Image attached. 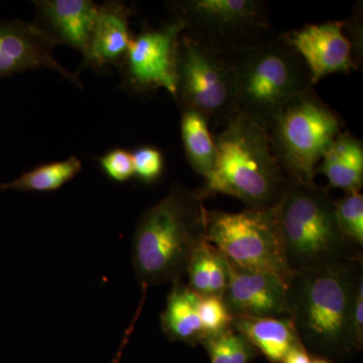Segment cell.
<instances>
[{"label":"cell","mask_w":363,"mask_h":363,"mask_svg":"<svg viewBox=\"0 0 363 363\" xmlns=\"http://www.w3.org/2000/svg\"><path fill=\"white\" fill-rule=\"evenodd\" d=\"M176 101L182 111L200 114L209 126H222L238 116L228 54L183 32L177 57Z\"/></svg>","instance_id":"7"},{"label":"cell","mask_w":363,"mask_h":363,"mask_svg":"<svg viewBox=\"0 0 363 363\" xmlns=\"http://www.w3.org/2000/svg\"><path fill=\"white\" fill-rule=\"evenodd\" d=\"M198 190L174 184L138 219L133 238V266L143 286L177 283L206 238L207 211Z\"/></svg>","instance_id":"1"},{"label":"cell","mask_w":363,"mask_h":363,"mask_svg":"<svg viewBox=\"0 0 363 363\" xmlns=\"http://www.w3.org/2000/svg\"><path fill=\"white\" fill-rule=\"evenodd\" d=\"M231 328L272 363H281L289 351L302 343L290 318L234 316Z\"/></svg>","instance_id":"16"},{"label":"cell","mask_w":363,"mask_h":363,"mask_svg":"<svg viewBox=\"0 0 363 363\" xmlns=\"http://www.w3.org/2000/svg\"><path fill=\"white\" fill-rule=\"evenodd\" d=\"M82 169V162L77 157L64 161L42 164L26 172L16 180L0 184V191L14 190L21 192H50L63 187L75 178Z\"/></svg>","instance_id":"21"},{"label":"cell","mask_w":363,"mask_h":363,"mask_svg":"<svg viewBox=\"0 0 363 363\" xmlns=\"http://www.w3.org/2000/svg\"><path fill=\"white\" fill-rule=\"evenodd\" d=\"M284 250L294 274L359 259L339 231L335 200L316 184L293 183L276 207Z\"/></svg>","instance_id":"5"},{"label":"cell","mask_w":363,"mask_h":363,"mask_svg":"<svg viewBox=\"0 0 363 363\" xmlns=\"http://www.w3.org/2000/svg\"><path fill=\"white\" fill-rule=\"evenodd\" d=\"M172 11L184 32L225 54L272 30L260 0H183L173 2Z\"/></svg>","instance_id":"9"},{"label":"cell","mask_w":363,"mask_h":363,"mask_svg":"<svg viewBox=\"0 0 363 363\" xmlns=\"http://www.w3.org/2000/svg\"><path fill=\"white\" fill-rule=\"evenodd\" d=\"M187 274L189 288L199 296L222 297L228 284L225 257L207 240L193 255L189 262Z\"/></svg>","instance_id":"19"},{"label":"cell","mask_w":363,"mask_h":363,"mask_svg":"<svg viewBox=\"0 0 363 363\" xmlns=\"http://www.w3.org/2000/svg\"><path fill=\"white\" fill-rule=\"evenodd\" d=\"M199 316L205 338L230 328L233 322V315L219 296H200Z\"/></svg>","instance_id":"24"},{"label":"cell","mask_w":363,"mask_h":363,"mask_svg":"<svg viewBox=\"0 0 363 363\" xmlns=\"http://www.w3.org/2000/svg\"><path fill=\"white\" fill-rule=\"evenodd\" d=\"M311 363H331V362H329L327 358L324 357H317L314 358V359H312Z\"/></svg>","instance_id":"29"},{"label":"cell","mask_w":363,"mask_h":363,"mask_svg":"<svg viewBox=\"0 0 363 363\" xmlns=\"http://www.w3.org/2000/svg\"><path fill=\"white\" fill-rule=\"evenodd\" d=\"M343 126L340 116L311 89L286 105L267 131L290 180L312 184L322 157Z\"/></svg>","instance_id":"6"},{"label":"cell","mask_w":363,"mask_h":363,"mask_svg":"<svg viewBox=\"0 0 363 363\" xmlns=\"http://www.w3.org/2000/svg\"><path fill=\"white\" fill-rule=\"evenodd\" d=\"M130 13L121 2L99 6L89 50L84 58L86 65L102 68L121 64L133 39L128 26Z\"/></svg>","instance_id":"15"},{"label":"cell","mask_w":363,"mask_h":363,"mask_svg":"<svg viewBox=\"0 0 363 363\" xmlns=\"http://www.w3.org/2000/svg\"><path fill=\"white\" fill-rule=\"evenodd\" d=\"M43 28L56 44L70 45L87 56L99 6L90 0H40L35 2Z\"/></svg>","instance_id":"14"},{"label":"cell","mask_w":363,"mask_h":363,"mask_svg":"<svg viewBox=\"0 0 363 363\" xmlns=\"http://www.w3.org/2000/svg\"><path fill=\"white\" fill-rule=\"evenodd\" d=\"M228 56L238 114L266 130L286 105L314 86L285 33L267 30Z\"/></svg>","instance_id":"4"},{"label":"cell","mask_w":363,"mask_h":363,"mask_svg":"<svg viewBox=\"0 0 363 363\" xmlns=\"http://www.w3.org/2000/svg\"><path fill=\"white\" fill-rule=\"evenodd\" d=\"M312 357L309 351L302 343L293 347L284 358L281 363H311Z\"/></svg>","instance_id":"28"},{"label":"cell","mask_w":363,"mask_h":363,"mask_svg":"<svg viewBox=\"0 0 363 363\" xmlns=\"http://www.w3.org/2000/svg\"><path fill=\"white\" fill-rule=\"evenodd\" d=\"M118 357H119V355H118ZM118 357L116 358V359H114V362H112V363H119L118 362Z\"/></svg>","instance_id":"30"},{"label":"cell","mask_w":363,"mask_h":363,"mask_svg":"<svg viewBox=\"0 0 363 363\" xmlns=\"http://www.w3.org/2000/svg\"><path fill=\"white\" fill-rule=\"evenodd\" d=\"M206 238L234 266L264 272L288 285L294 276L286 260L276 208L236 213L207 211Z\"/></svg>","instance_id":"8"},{"label":"cell","mask_w":363,"mask_h":363,"mask_svg":"<svg viewBox=\"0 0 363 363\" xmlns=\"http://www.w3.org/2000/svg\"><path fill=\"white\" fill-rule=\"evenodd\" d=\"M185 26L172 18L133 38L121 65L125 84L133 92L164 89L176 99L179 39Z\"/></svg>","instance_id":"10"},{"label":"cell","mask_w":363,"mask_h":363,"mask_svg":"<svg viewBox=\"0 0 363 363\" xmlns=\"http://www.w3.org/2000/svg\"><path fill=\"white\" fill-rule=\"evenodd\" d=\"M345 26V21H328L285 33L305 62L313 84L331 74L348 73L357 68L354 45L344 33Z\"/></svg>","instance_id":"12"},{"label":"cell","mask_w":363,"mask_h":363,"mask_svg":"<svg viewBox=\"0 0 363 363\" xmlns=\"http://www.w3.org/2000/svg\"><path fill=\"white\" fill-rule=\"evenodd\" d=\"M181 135L189 164L198 175L208 178L216 162V145L209 124L194 111H182Z\"/></svg>","instance_id":"20"},{"label":"cell","mask_w":363,"mask_h":363,"mask_svg":"<svg viewBox=\"0 0 363 363\" xmlns=\"http://www.w3.org/2000/svg\"><path fill=\"white\" fill-rule=\"evenodd\" d=\"M133 172L143 183L152 184L161 177L164 157L161 150L152 147H140L131 152Z\"/></svg>","instance_id":"25"},{"label":"cell","mask_w":363,"mask_h":363,"mask_svg":"<svg viewBox=\"0 0 363 363\" xmlns=\"http://www.w3.org/2000/svg\"><path fill=\"white\" fill-rule=\"evenodd\" d=\"M353 331L357 347L362 346L363 338V281L358 286L355 295L354 306H353Z\"/></svg>","instance_id":"27"},{"label":"cell","mask_w":363,"mask_h":363,"mask_svg":"<svg viewBox=\"0 0 363 363\" xmlns=\"http://www.w3.org/2000/svg\"><path fill=\"white\" fill-rule=\"evenodd\" d=\"M105 175L111 180L124 183L135 176L131 152L124 149H113L99 159Z\"/></svg>","instance_id":"26"},{"label":"cell","mask_w":363,"mask_h":363,"mask_svg":"<svg viewBox=\"0 0 363 363\" xmlns=\"http://www.w3.org/2000/svg\"><path fill=\"white\" fill-rule=\"evenodd\" d=\"M56 42L39 23L0 21V78L35 69H49L80 86L78 76L55 58Z\"/></svg>","instance_id":"11"},{"label":"cell","mask_w":363,"mask_h":363,"mask_svg":"<svg viewBox=\"0 0 363 363\" xmlns=\"http://www.w3.org/2000/svg\"><path fill=\"white\" fill-rule=\"evenodd\" d=\"M214 140L216 162L198 190L202 197L233 196L248 209L278 206L292 181L274 155L267 131L238 114Z\"/></svg>","instance_id":"3"},{"label":"cell","mask_w":363,"mask_h":363,"mask_svg":"<svg viewBox=\"0 0 363 363\" xmlns=\"http://www.w3.org/2000/svg\"><path fill=\"white\" fill-rule=\"evenodd\" d=\"M359 259L294 274L288 284L289 309L301 342L323 355L358 350L353 306L362 281Z\"/></svg>","instance_id":"2"},{"label":"cell","mask_w":363,"mask_h":363,"mask_svg":"<svg viewBox=\"0 0 363 363\" xmlns=\"http://www.w3.org/2000/svg\"><path fill=\"white\" fill-rule=\"evenodd\" d=\"M200 296L183 281L173 284L161 316L162 330L173 341L197 345L205 339L199 316Z\"/></svg>","instance_id":"18"},{"label":"cell","mask_w":363,"mask_h":363,"mask_svg":"<svg viewBox=\"0 0 363 363\" xmlns=\"http://www.w3.org/2000/svg\"><path fill=\"white\" fill-rule=\"evenodd\" d=\"M323 175L333 188L359 192L363 185V145L359 138L341 131L325 152L316 175Z\"/></svg>","instance_id":"17"},{"label":"cell","mask_w":363,"mask_h":363,"mask_svg":"<svg viewBox=\"0 0 363 363\" xmlns=\"http://www.w3.org/2000/svg\"><path fill=\"white\" fill-rule=\"evenodd\" d=\"M226 262L229 278L222 300L233 317L290 318L285 281Z\"/></svg>","instance_id":"13"},{"label":"cell","mask_w":363,"mask_h":363,"mask_svg":"<svg viewBox=\"0 0 363 363\" xmlns=\"http://www.w3.org/2000/svg\"><path fill=\"white\" fill-rule=\"evenodd\" d=\"M336 221L339 231L357 247L363 245V196L362 193H346L335 201Z\"/></svg>","instance_id":"23"},{"label":"cell","mask_w":363,"mask_h":363,"mask_svg":"<svg viewBox=\"0 0 363 363\" xmlns=\"http://www.w3.org/2000/svg\"><path fill=\"white\" fill-rule=\"evenodd\" d=\"M211 363H250L257 350L242 334L233 328L208 336L201 343Z\"/></svg>","instance_id":"22"}]
</instances>
